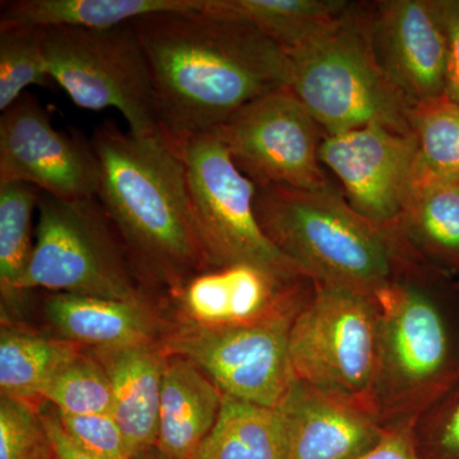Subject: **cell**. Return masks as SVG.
<instances>
[{"label": "cell", "instance_id": "1", "mask_svg": "<svg viewBox=\"0 0 459 459\" xmlns=\"http://www.w3.org/2000/svg\"><path fill=\"white\" fill-rule=\"evenodd\" d=\"M169 144L216 131L240 108L287 89L285 49L255 27L202 11L132 21Z\"/></svg>", "mask_w": 459, "mask_h": 459}, {"label": "cell", "instance_id": "2", "mask_svg": "<svg viewBox=\"0 0 459 459\" xmlns=\"http://www.w3.org/2000/svg\"><path fill=\"white\" fill-rule=\"evenodd\" d=\"M98 197L138 280L172 290L208 270L186 168L165 138H141L105 122L93 132Z\"/></svg>", "mask_w": 459, "mask_h": 459}, {"label": "cell", "instance_id": "3", "mask_svg": "<svg viewBox=\"0 0 459 459\" xmlns=\"http://www.w3.org/2000/svg\"><path fill=\"white\" fill-rule=\"evenodd\" d=\"M255 207L264 234L307 277L374 296L388 287L392 255L385 235L331 186H256Z\"/></svg>", "mask_w": 459, "mask_h": 459}, {"label": "cell", "instance_id": "4", "mask_svg": "<svg viewBox=\"0 0 459 459\" xmlns=\"http://www.w3.org/2000/svg\"><path fill=\"white\" fill-rule=\"evenodd\" d=\"M285 51L287 89L325 134L370 124L412 134V102L386 77L371 41L346 16L319 38Z\"/></svg>", "mask_w": 459, "mask_h": 459}, {"label": "cell", "instance_id": "5", "mask_svg": "<svg viewBox=\"0 0 459 459\" xmlns=\"http://www.w3.org/2000/svg\"><path fill=\"white\" fill-rule=\"evenodd\" d=\"M146 301L126 247L99 197L60 199L41 193L35 247L21 291Z\"/></svg>", "mask_w": 459, "mask_h": 459}, {"label": "cell", "instance_id": "6", "mask_svg": "<svg viewBox=\"0 0 459 459\" xmlns=\"http://www.w3.org/2000/svg\"><path fill=\"white\" fill-rule=\"evenodd\" d=\"M186 168L195 228L210 268L250 264L282 282L307 277L274 246L255 214L256 186L216 132L170 144Z\"/></svg>", "mask_w": 459, "mask_h": 459}, {"label": "cell", "instance_id": "7", "mask_svg": "<svg viewBox=\"0 0 459 459\" xmlns=\"http://www.w3.org/2000/svg\"><path fill=\"white\" fill-rule=\"evenodd\" d=\"M42 30L51 78L77 107L117 108L132 134L164 138L150 65L132 22L105 30Z\"/></svg>", "mask_w": 459, "mask_h": 459}, {"label": "cell", "instance_id": "8", "mask_svg": "<svg viewBox=\"0 0 459 459\" xmlns=\"http://www.w3.org/2000/svg\"><path fill=\"white\" fill-rule=\"evenodd\" d=\"M290 358L298 379L355 402L382 369V309L377 296L319 282L295 316Z\"/></svg>", "mask_w": 459, "mask_h": 459}, {"label": "cell", "instance_id": "9", "mask_svg": "<svg viewBox=\"0 0 459 459\" xmlns=\"http://www.w3.org/2000/svg\"><path fill=\"white\" fill-rule=\"evenodd\" d=\"M283 303L264 318L225 327L181 323L162 337L169 355L186 359L223 395L259 406H279L296 379L290 358L295 316Z\"/></svg>", "mask_w": 459, "mask_h": 459}, {"label": "cell", "instance_id": "10", "mask_svg": "<svg viewBox=\"0 0 459 459\" xmlns=\"http://www.w3.org/2000/svg\"><path fill=\"white\" fill-rule=\"evenodd\" d=\"M213 132L256 186H329L319 157L322 126L286 87L246 105Z\"/></svg>", "mask_w": 459, "mask_h": 459}, {"label": "cell", "instance_id": "11", "mask_svg": "<svg viewBox=\"0 0 459 459\" xmlns=\"http://www.w3.org/2000/svg\"><path fill=\"white\" fill-rule=\"evenodd\" d=\"M27 183L53 197H98L99 160L92 141L56 131L32 93L0 117V184Z\"/></svg>", "mask_w": 459, "mask_h": 459}, {"label": "cell", "instance_id": "12", "mask_svg": "<svg viewBox=\"0 0 459 459\" xmlns=\"http://www.w3.org/2000/svg\"><path fill=\"white\" fill-rule=\"evenodd\" d=\"M320 162L341 181L347 204L377 228L403 214L418 171L412 134L370 124L323 138Z\"/></svg>", "mask_w": 459, "mask_h": 459}, {"label": "cell", "instance_id": "13", "mask_svg": "<svg viewBox=\"0 0 459 459\" xmlns=\"http://www.w3.org/2000/svg\"><path fill=\"white\" fill-rule=\"evenodd\" d=\"M371 47L386 77L412 104L446 95L448 44L437 2L382 3Z\"/></svg>", "mask_w": 459, "mask_h": 459}, {"label": "cell", "instance_id": "14", "mask_svg": "<svg viewBox=\"0 0 459 459\" xmlns=\"http://www.w3.org/2000/svg\"><path fill=\"white\" fill-rule=\"evenodd\" d=\"M276 409L285 427L289 459H355L385 433L355 402L298 377Z\"/></svg>", "mask_w": 459, "mask_h": 459}, {"label": "cell", "instance_id": "15", "mask_svg": "<svg viewBox=\"0 0 459 459\" xmlns=\"http://www.w3.org/2000/svg\"><path fill=\"white\" fill-rule=\"evenodd\" d=\"M382 309V369L401 389L434 379L448 359V332L430 299L410 287L377 294Z\"/></svg>", "mask_w": 459, "mask_h": 459}, {"label": "cell", "instance_id": "16", "mask_svg": "<svg viewBox=\"0 0 459 459\" xmlns=\"http://www.w3.org/2000/svg\"><path fill=\"white\" fill-rule=\"evenodd\" d=\"M282 281L250 264L208 268L172 290L184 322L225 327L264 318L283 304Z\"/></svg>", "mask_w": 459, "mask_h": 459}, {"label": "cell", "instance_id": "17", "mask_svg": "<svg viewBox=\"0 0 459 459\" xmlns=\"http://www.w3.org/2000/svg\"><path fill=\"white\" fill-rule=\"evenodd\" d=\"M104 368L113 391V418L132 459L156 448L166 352L161 341L90 350Z\"/></svg>", "mask_w": 459, "mask_h": 459}, {"label": "cell", "instance_id": "18", "mask_svg": "<svg viewBox=\"0 0 459 459\" xmlns=\"http://www.w3.org/2000/svg\"><path fill=\"white\" fill-rule=\"evenodd\" d=\"M223 394L204 371L169 355L160 402L157 451L165 459H195L212 430Z\"/></svg>", "mask_w": 459, "mask_h": 459}, {"label": "cell", "instance_id": "19", "mask_svg": "<svg viewBox=\"0 0 459 459\" xmlns=\"http://www.w3.org/2000/svg\"><path fill=\"white\" fill-rule=\"evenodd\" d=\"M45 316L57 337L90 350L159 341V325L147 301L134 303L49 292L45 300Z\"/></svg>", "mask_w": 459, "mask_h": 459}, {"label": "cell", "instance_id": "20", "mask_svg": "<svg viewBox=\"0 0 459 459\" xmlns=\"http://www.w3.org/2000/svg\"><path fill=\"white\" fill-rule=\"evenodd\" d=\"M204 0H8L0 5V30H105L162 12L202 11Z\"/></svg>", "mask_w": 459, "mask_h": 459}, {"label": "cell", "instance_id": "21", "mask_svg": "<svg viewBox=\"0 0 459 459\" xmlns=\"http://www.w3.org/2000/svg\"><path fill=\"white\" fill-rule=\"evenodd\" d=\"M346 8L338 0H204L202 12L247 23L291 50L333 29Z\"/></svg>", "mask_w": 459, "mask_h": 459}, {"label": "cell", "instance_id": "22", "mask_svg": "<svg viewBox=\"0 0 459 459\" xmlns=\"http://www.w3.org/2000/svg\"><path fill=\"white\" fill-rule=\"evenodd\" d=\"M195 459H289L279 410L223 395L219 419Z\"/></svg>", "mask_w": 459, "mask_h": 459}, {"label": "cell", "instance_id": "23", "mask_svg": "<svg viewBox=\"0 0 459 459\" xmlns=\"http://www.w3.org/2000/svg\"><path fill=\"white\" fill-rule=\"evenodd\" d=\"M82 353L63 338L5 327L0 333V391L4 397L36 403L51 380Z\"/></svg>", "mask_w": 459, "mask_h": 459}, {"label": "cell", "instance_id": "24", "mask_svg": "<svg viewBox=\"0 0 459 459\" xmlns=\"http://www.w3.org/2000/svg\"><path fill=\"white\" fill-rule=\"evenodd\" d=\"M41 190L27 183L0 184V290L3 301L16 304L35 247L33 214Z\"/></svg>", "mask_w": 459, "mask_h": 459}, {"label": "cell", "instance_id": "25", "mask_svg": "<svg viewBox=\"0 0 459 459\" xmlns=\"http://www.w3.org/2000/svg\"><path fill=\"white\" fill-rule=\"evenodd\" d=\"M413 237L437 252L459 253V177L416 171L403 214Z\"/></svg>", "mask_w": 459, "mask_h": 459}, {"label": "cell", "instance_id": "26", "mask_svg": "<svg viewBox=\"0 0 459 459\" xmlns=\"http://www.w3.org/2000/svg\"><path fill=\"white\" fill-rule=\"evenodd\" d=\"M410 124L418 171L459 177V105L446 95L413 104Z\"/></svg>", "mask_w": 459, "mask_h": 459}, {"label": "cell", "instance_id": "27", "mask_svg": "<svg viewBox=\"0 0 459 459\" xmlns=\"http://www.w3.org/2000/svg\"><path fill=\"white\" fill-rule=\"evenodd\" d=\"M42 403L62 416L113 413V391L104 368L91 353H81L47 385Z\"/></svg>", "mask_w": 459, "mask_h": 459}, {"label": "cell", "instance_id": "28", "mask_svg": "<svg viewBox=\"0 0 459 459\" xmlns=\"http://www.w3.org/2000/svg\"><path fill=\"white\" fill-rule=\"evenodd\" d=\"M53 78L44 54V30H0V111H5L30 86L50 87Z\"/></svg>", "mask_w": 459, "mask_h": 459}, {"label": "cell", "instance_id": "29", "mask_svg": "<svg viewBox=\"0 0 459 459\" xmlns=\"http://www.w3.org/2000/svg\"><path fill=\"white\" fill-rule=\"evenodd\" d=\"M40 413L30 402L0 397V459H51Z\"/></svg>", "mask_w": 459, "mask_h": 459}, {"label": "cell", "instance_id": "30", "mask_svg": "<svg viewBox=\"0 0 459 459\" xmlns=\"http://www.w3.org/2000/svg\"><path fill=\"white\" fill-rule=\"evenodd\" d=\"M66 433L98 459H132L120 428L111 413L92 416H62Z\"/></svg>", "mask_w": 459, "mask_h": 459}, {"label": "cell", "instance_id": "31", "mask_svg": "<svg viewBox=\"0 0 459 459\" xmlns=\"http://www.w3.org/2000/svg\"><path fill=\"white\" fill-rule=\"evenodd\" d=\"M448 44L446 95L459 105V0L437 2Z\"/></svg>", "mask_w": 459, "mask_h": 459}, {"label": "cell", "instance_id": "32", "mask_svg": "<svg viewBox=\"0 0 459 459\" xmlns=\"http://www.w3.org/2000/svg\"><path fill=\"white\" fill-rule=\"evenodd\" d=\"M39 410L45 431L49 437L51 457L53 459H98L83 449L71 435L66 433L57 418L56 410L50 404Z\"/></svg>", "mask_w": 459, "mask_h": 459}, {"label": "cell", "instance_id": "33", "mask_svg": "<svg viewBox=\"0 0 459 459\" xmlns=\"http://www.w3.org/2000/svg\"><path fill=\"white\" fill-rule=\"evenodd\" d=\"M355 459H420L412 443L402 433H385L379 440L364 455Z\"/></svg>", "mask_w": 459, "mask_h": 459}, {"label": "cell", "instance_id": "34", "mask_svg": "<svg viewBox=\"0 0 459 459\" xmlns=\"http://www.w3.org/2000/svg\"><path fill=\"white\" fill-rule=\"evenodd\" d=\"M440 443L446 451L459 455V403L444 425Z\"/></svg>", "mask_w": 459, "mask_h": 459}, {"label": "cell", "instance_id": "35", "mask_svg": "<svg viewBox=\"0 0 459 459\" xmlns=\"http://www.w3.org/2000/svg\"><path fill=\"white\" fill-rule=\"evenodd\" d=\"M133 459H165L162 457L161 453L157 451V448L150 449V451L142 453V455H137Z\"/></svg>", "mask_w": 459, "mask_h": 459}, {"label": "cell", "instance_id": "36", "mask_svg": "<svg viewBox=\"0 0 459 459\" xmlns=\"http://www.w3.org/2000/svg\"><path fill=\"white\" fill-rule=\"evenodd\" d=\"M51 459H53V458H51Z\"/></svg>", "mask_w": 459, "mask_h": 459}]
</instances>
